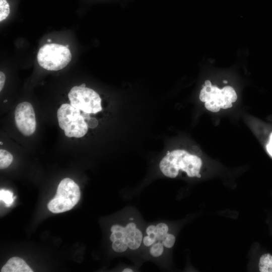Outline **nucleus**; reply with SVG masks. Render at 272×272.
<instances>
[{
  "label": "nucleus",
  "instance_id": "nucleus-1",
  "mask_svg": "<svg viewBox=\"0 0 272 272\" xmlns=\"http://www.w3.org/2000/svg\"><path fill=\"white\" fill-rule=\"evenodd\" d=\"M202 166L201 159L184 150H175L168 152L159 164L161 171L166 177L174 178L179 171L185 172L190 177L200 178L199 171Z\"/></svg>",
  "mask_w": 272,
  "mask_h": 272
},
{
  "label": "nucleus",
  "instance_id": "nucleus-2",
  "mask_svg": "<svg viewBox=\"0 0 272 272\" xmlns=\"http://www.w3.org/2000/svg\"><path fill=\"white\" fill-rule=\"evenodd\" d=\"M110 231L111 247L116 252L123 253L128 249L137 250L142 243L143 232L132 219L125 224L112 225Z\"/></svg>",
  "mask_w": 272,
  "mask_h": 272
},
{
  "label": "nucleus",
  "instance_id": "nucleus-3",
  "mask_svg": "<svg viewBox=\"0 0 272 272\" xmlns=\"http://www.w3.org/2000/svg\"><path fill=\"white\" fill-rule=\"evenodd\" d=\"M57 117L59 126L67 137L79 138L87 133L88 125L80 110L71 104H62L57 110Z\"/></svg>",
  "mask_w": 272,
  "mask_h": 272
},
{
  "label": "nucleus",
  "instance_id": "nucleus-4",
  "mask_svg": "<svg viewBox=\"0 0 272 272\" xmlns=\"http://www.w3.org/2000/svg\"><path fill=\"white\" fill-rule=\"evenodd\" d=\"M78 185L70 178L62 179L58 184L56 195L47 205L53 213H63L72 209L80 198Z\"/></svg>",
  "mask_w": 272,
  "mask_h": 272
},
{
  "label": "nucleus",
  "instance_id": "nucleus-5",
  "mask_svg": "<svg viewBox=\"0 0 272 272\" xmlns=\"http://www.w3.org/2000/svg\"><path fill=\"white\" fill-rule=\"evenodd\" d=\"M37 59L38 64L42 68L48 71H58L69 63L72 54L66 46L49 43L40 47Z\"/></svg>",
  "mask_w": 272,
  "mask_h": 272
},
{
  "label": "nucleus",
  "instance_id": "nucleus-6",
  "mask_svg": "<svg viewBox=\"0 0 272 272\" xmlns=\"http://www.w3.org/2000/svg\"><path fill=\"white\" fill-rule=\"evenodd\" d=\"M68 97L70 104L84 113L96 114L102 110L99 95L90 88L74 86L69 92Z\"/></svg>",
  "mask_w": 272,
  "mask_h": 272
},
{
  "label": "nucleus",
  "instance_id": "nucleus-7",
  "mask_svg": "<svg viewBox=\"0 0 272 272\" xmlns=\"http://www.w3.org/2000/svg\"><path fill=\"white\" fill-rule=\"evenodd\" d=\"M15 120L18 130L24 135L29 136L35 131L36 122L32 104L28 102L19 103L15 110Z\"/></svg>",
  "mask_w": 272,
  "mask_h": 272
},
{
  "label": "nucleus",
  "instance_id": "nucleus-8",
  "mask_svg": "<svg viewBox=\"0 0 272 272\" xmlns=\"http://www.w3.org/2000/svg\"><path fill=\"white\" fill-rule=\"evenodd\" d=\"M1 271L32 272L33 270L23 259L19 257H13L8 260Z\"/></svg>",
  "mask_w": 272,
  "mask_h": 272
},
{
  "label": "nucleus",
  "instance_id": "nucleus-9",
  "mask_svg": "<svg viewBox=\"0 0 272 272\" xmlns=\"http://www.w3.org/2000/svg\"><path fill=\"white\" fill-rule=\"evenodd\" d=\"M157 241L156 225H150L146 229V235L143 238V244L146 247H150Z\"/></svg>",
  "mask_w": 272,
  "mask_h": 272
},
{
  "label": "nucleus",
  "instance_id": "nucleus-10",
  "mask_svg": "<svg viewBox=\"0 0 272 272\" xmlns=\"http://www.w3.org/2000/svg\"><path fill=\"white\" fill-rule=\"evenodd\" d=\"M258 266L261 272H272V255L269 253L262 255L260 258Z\"/></svg>",
  "mask_w": 272,
  "mask_h": 272
},
{
  "label": "nucleus",
  "instance_id": "nucleus-11",
  "mask_svg": "<svg viewBox=\"0 0 272 272\" xmlns=\"http://www.w3.org/2000/svg\"><path fill=\"white\" fill-rule=\"evenodd\" d=\"M13 157L8 151L0 150V168L3 169L7 168L12 162Z\"/></svg>",
  "mask_w": 272,
  "mask_h": 272
},
{
  "label": "nucleus",
  "instance_id": "nucleus-12",
  "mask_svg": "<svg viewBox=\"0 0 272 272\" xmlns=\"http://www.w3.org/2000/svg\"><path fill=\"white\" fill-rule=\"evenodd\" d=\"M164 250V246L161 241H157L150 247L149 252L154 257H159L161 256Z\"/></svg>",
  "mask_w": 272,
  "mask_h": 272
},
{
  "label": "nucleus",
  "instance_id": "nucleus-13",
  "mask_svg": "<svg viewBox=\"0 0 272 272\" xmlns=\"http://www.w3.org/2000/svg\"><path fill=\"white\" fill-rule=\"evenodd\" d=\"M221 92L226 99L232 103L235 102L237 95L234 89L231 86H225L221 89Z\"/></svg>",
  "mask_w": 272,
  "mask_h": 272
},
{
  "label": "nucleus",
  "instance_id": "nucleus-14",
  "mask_svg": "<svg viewBox=\"0 0 272 272\" xmlns=\"http://www.w3.org/2000/svg\"><path fill=\"white\" fill-rule=\"evenodd\" d=\"M157 241H162L168 233V226L165 223H159L156 225Z\"/></svg>",
  "mask_w": 272,
  "mask_h": 272
},
{
  "label": "nucleus",
  "instance_id": "nucleus-15",
  "mask_svg": "<svg viewBox=\"0 0 272 272\" xmlns=\"http://www.w3.org/2000/svg\"><path fill=\"white\" fill-rule=\"evenodd\" d=\"M0 199L6 203L7 207H9L13 202L15 197L13 196V193L10 190L2 189L0 190Z\"/></svg>",
  "mask_w": 272,
  "mask_h": 272
},
{
  "label": "nucleus",
  "instance_id": "nucleus-16",
  "mask_svg": "<svg viewBox=\"0 0 272 272\" xmlns=\"http://www.w3.org/2000/svg\"><path fill=\"white\" fill-rule=\"evenodd\" d=\"M10 12V7L6 0H0V21L6 19Z\"/></svg>",
  "mask_w": 272,
  "mask_h": 272
},
{
  "label": "nucleus",
  "instance_id": "nucleus-17",
  "mask_svg": "<svg viewBox=\"0 0 272 272\" xmlns=\"http://www.w3.org/2000/svg\"><path fill=\"white\" fill-rule=\"evenodd\" d=\"M175 240V237L173 234L168 233L165 235L162 242L164 247L171 248L174 246Z\"/></svg>",
  "mask_w": 272,
  "mask_h": 272
},
{
  "label": "nucleus",
  "instance_id": "nucleus-18",
  "mask_svg": "<svg viewBox=\"0 0 272 272\" xmlns=\"http://www.w3.org/2000/svg\"><path fill=\"white\" fill-rule=\"evenodd\" d=\"M212 86H204L199 94V99L202 102H206L211 98Z\"/></svg>",
  "mask_w": 272,
  "mask_h": 272
},
{
  "label": "nucleus",
  "instance_id": "nucleus-19",
  "mask_svg": "<svg viewBox=\"0 0 272 272\" xmlns=\"http://www.w3.org/2000/svg\"><path fill=\"white\" fill-rule=\"evenodd\" d=\"M205 106L207 109L213 112H218L221 109V107L212 99L205 102Z\"/></svg>",
  "mask_w": 272,
  "mask_h": 272
},
{
  "label": "nucleus",
  "instance_id": "nucleus-20",
  "mask_svg": "<svg viewBox=\"0 0 272 272\" xmlns=\"http://www.w3.org/2000/svg\"><path fill=\"white\" fill-rule=\"evenodd\" d=\"M266 149L269 155L272 157V132L270 133L268 141L266 145Z\"/></svg>",
  "mask_w": 272,
  "mask_h": 272
},
{
  "label": "nucleus",
  "instance_id": "nucleus-21",
  "mask_svg": "<svg viewBox=\"0 0 272 272\" xmlns=\"http://www.w3.org/2000/svg\"><path fill=\"white\" fill-rule=\"evenodd\" d=\"M6 80V76L5 74L2 71L0 72V91L3 90Z\"/></svg>",
  "mask_w": 272,
  "mask_h": 272
},
{
  "label": "nucleus",
  "instance_id": "nucleus-22",
  "mask_svg": "<svg viewBox=\"0 0 272 272\" xmlns=\"http://www.w3.org/2000/svg\"><path fill=\"white\" fill-rule=\"evenodd\" d=\"M205 86L207 87L212 86L211 82L209 80H206L205 82Z\"/></svg>",
  "mask_w": 272,
  "mask_h": 272
},
{
  "label": "nucleus",
  "instance_id": "nucleus-23",
  "mask_svg": "<svg viewBox=\"0 0 272 272\" xmlns=\"http://www.w3.org/2000/svg\"><path fill=\"white\" fill-rule=\"evenodd\" d=\"M123 272H132L133 270L131 268H125L122 270Z\"/></svg>",
  "mask_w": 272,
  "mask_h": 272
},
{
  "label": "nucleus",
  "instance_id": "nucleus-24",
  "mask_svg": "<svg viewBox=\"0 0 272 272\" xmlns=\"http://www.w3.org/2000/svg\"><path fill=\"white\" fill-rule=\"evenodd\" d=\"M81 87H86L85 84H82L80 85Z\"/></svg>",
  "mask_w": 272,
  "mask_h": 272
},
{
  "label": "nucleus",
  "instance_id": "nucleus-25",
  "mask_svg": "<svg viewBox=\"0 0 272 272\" xmlns=\"http://www.w3.org/2000/svg\"><path fill=\"white\" fill-rule=\"evenodd\" d=\"M47 41L49 42H50L51 41V39H48Z\"/></svg>",
  "mask_w": 272,
  "mask_h": 272
},
{
  "label": "nucleus",
  "instance_id": "nucleus-26",
  "mask_svg": "<svg viewBox=\"0 0 272 272\" xmlns=\"http://www.w3.org/2000/svg\"><path fill=\"white\" fill-rule=\"evenodd\" d=\"M223 82H224V83H227V81H224Z\"/></svg>",
  "mask_w": 272,
  "mask_h": 272
},
{
  "label": "nucleus",
  "instance_id": "nucleus-27",
  "mask_svg": "<svg viewBox=\"0 0 272 272\" xmlns=\"http://www.w3.org/2000/svg\"><path fill=\"white\" fill-rule=\"evenodd\" d=\"M7 101H8L7 100H5L4 101V102H7Z\"/></svg>",
  "mask_w": 272,
  "mask_h": 272
},
{
  "label": "nucleus",
  "instance_id": "nucleus-28",
  "mask_svg": "<svg viewBox=\"0 0 272 272\" xmlns=\"http://www.w3.org/2000/svg\"><path fill=\"white\" fill-rule=\"evenodd\" d=\"M0 144H1V145H3V142H1Z\"/></svg>",
  "mask_w": 272,
  "mask_h": 272
},
{
  "label": "nucleus",
  "instance_id": "nucleus-29",
  "mask_svg": "<svg viewBox=\"0 0 272 272\" xmlns=\"http://www.w3.org/2000/svg\"><path fill=\"white\" fill-rule=\"evenodd\" d=\"M66 47H69V45H65Z\"/></svg>",
  "mask_w": 272,
  "mask_h": 272
}]
</instances>
